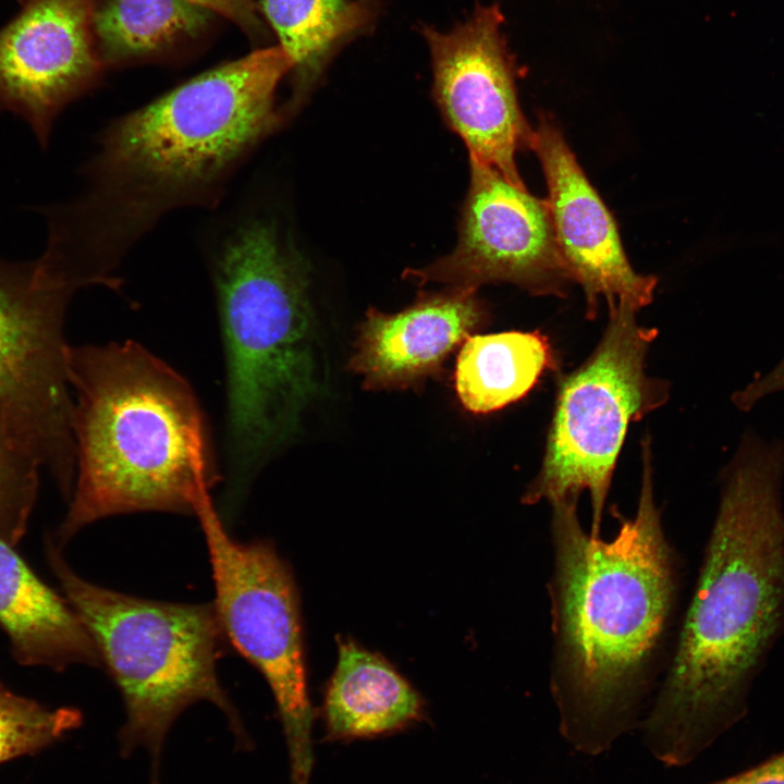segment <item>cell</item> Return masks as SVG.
Wrapping results in <instances>:
<instances>
[{"label": "cell", "instance_id": "12", "mask_svg": "<svg viewBox=\"0 0 784 784\" xmlns=\"http://www.w3.org/2000/svg\"><path fill=\"white\" fill-rule=\"evenodd\" d=\"M0 27V111L22 117L46 146L58 114L95 83L90 0H19Z\"/></svg>", "mask_w": 784, "mask_h": 784}, {"label": "cell", "instance_id": "22", "mask_svg": "<svg viewBox=\"0 0 784 784\" xmlns=\"http://www.w3.org/2000/svg\"><path fill=\"white\" fill-rule=\"evenodd\" d=\"M709 784H784V750L747 770Z\"/></svg>", "mask_w": 784, "mask_h": 784}, {"label": "cell", "instance_id": "23", "mask_svg": "<svg viewBox=\"0 0 784 784\" xmlns=\"http://www.w3.org/2000/svg\"><path fill=\"white\" fill-rule=\"evenodd\" d=\"M222 14L246 29H258L260 22L253 0H189Z\"/></svg>", "mask_w": 784, "mask_h": 784}, {"label": "cell", "instance_id": "19", "mask_svg": "<svg viewBox=\"0 0 784 784\" xmlns=\"http://www.w3.org/2000/svg\"><path fill=\"white\" fill-rule=\"evenodd\" d=\"M211 12L189 0H108L93 29L109 59L140 57L198 32Z\"/></svg>", "mask_w": 784, "mask_h": 784}, {"label": "cell", "instance_id": "16", "mask_svg": "<svg viewBox=\"0 0 784 784\" xmlns=\"http://www.w3.org/2000/svg\"><path fill=\"white\" fill-rule=\"evenodd\" d=\"M338 648L322 706L327 740L379 737L425 719L420 694L382 656L351 639Z\"/></svg>", "mask_w": 784, "mask_h": 784}, {"label": "cell", "instance_id": "11", "mask_svg": "<svg viewBox=\"0 0 784 784\" xmlns=\"http://www.w3.org/2000/svg\"><path fill=\"white\" fill-rule=\"evenodd\" d=\"M458 241L452 253L407 270L419 284L470 287L511 282L534 294H563L572 280L561 256L546 200L470 160Z\"/></svg>", "mask_w": 784, "mask_h": 784}, {"label": "cell", "instance_id": "15", "mask_svg": "<svg viewBox=\"0 0 784 784\" xmlns=\"http://www.w3.org/2000/svg\"><path fill=\"white\" fill-rule=\"evenodd\" d=\"M0 626L24 665L63 671L101 666L96 645L66 598L42 583L13 546L0 540Z\"/></svg>", "mask_w": 784, "mask_h": 784}, {"label": "cell", "instance_id": "1", "mask_svg": "<svg viewBox=\"0 0 784 784\" xmlns=\"http://www.w3.org/2000/svg\"><path fill=\"white\" fill-rule=\"evenodd\" d=\"M292 62L278 45L201 73L110 122L87 187L49 212L39 264L77 290L114 272L170 212L216 208L242 166L287 120L275 102Z\"/></svg>", "mask_w": 784, "mask_h": 784}, {"label": "cell", "instance_id": "3", "mask_svg": "<svg viewBox=\"0 0 784 784\" xmlns=\"http://www.w3.org/2000/svg\"><path fill=\"white\" fill-rule=\"evenodd\" d=\"M641 448L637 512L612 539L581 528L577 501L551 504V693L561 735L588 756L639 727L676 598V560L654 501L649 439Z\"/></svg>", "mask_w": 784, "mask_h": 784}, {"label": "cell", "instance_id": "5", "mask_svg": "<svg viewBox=\"0 0 784 784\" xmlns=\"http://www.w3.org/2000/svg\"><path fill=\"white\" fill-rule=\"evenodd\" d=\"M226 369L230 488L296 429L315 387L305 262L249 191L205 229Z\"/></svg>", "mask_w": 784, "mask_h": 784}, {"label": "cell", "instance_id": "20", "mask_svg": "<svg viewBox=\"0 0 784 784\" xmlns=\"http://www.w3.org/2000/svg\"><path fill=\"white\" fill-rule=\"evenodd\" d=\"M74 707L50 708L20 696L0 683V763L32 756L81 726Z\"/></svg>", "mask_w": 784, "mask_h": 784}, {"label": "cell", "instance_id": "17", "mask_svg": "<svg viewBox=\"0 0 784 784\" xmlns=\"http://www.w3.org/2000/svg\"><path fill=\"white\" fill-rule=\"evenodd\" d=\"M279 46L292 62L290 117L305 101L336 53L372 30L380 0H261Z\"/></svg>", "mask_w": 784, "mask_h": 784}, {"label": "cell", "instance_id": "8", "mask_svg": "<svg viewBox=\"0 0 784 784\" xmlns=\"http://www.w3.org/2000/svg\"><path fill=\"white\" fill-rule=\"evenodd\" d=\"M195 516L208 550L212 604L225 640L262 675L272 693L287 748L290 784H309L315 713L292 573L268 541L233 538L212 499L200 503Z\"/></svg>", "mask_w": 784, "mask_h": 784}, {"label": "cell", "instance_id": "7", "mask_svg": "<svg viewBox=\"0 0 784 784\" xmlns=\"http://www.w3.org/2000/svg\"><path fill=\"white\" fill-rule=\"evenodd\" d=\"M588 359L561 382L542 464L523 493L524 504L591 500L590 535L601 537L605 500L628 425L664 403L667 389L646 373L658 331L636 321L623 302Z\"/></svg>", "mask_w": 784, "mask_h": 784}, {"label": "cell", "instance_id": "24", "mask_svg": "<svg viewBox=\"0 0 784 784\" xmlns=\"http://www.w3.org/2000/svg\"><path fill=\"white\" fill-rule=\"evenodd\" d=\"M784 389V357L768 375L749 383L733 396V402L742 411H748L761 397Z\"/></svg>", "mask_w": 784, "mask_h": 784}, {"label": "cell", "instance_id": "13", "mask_svg": "<svg viewBox=\"0 0 784 784\" xmlns=\"http://www.w3.org/2000/svg\"><path fill=\"white\" fill-rule=\"evenodd\" d=\"M530 148L546 176V201L561 256L585 292L587 315L595 317L599 296L609 306L623 302L638 310L648 305L657 278L634 271L612 215L549 118L540 117Z\"/></svg>", "mask_w": 784, "mask_h": 784}, {"label": "cell", "instance_id": "18", "mask_svg": "<svg viewBox=\"0 0 784 784\" xmlns=\"http://www.w3.org/2000/svg\"><path fill=\"white\" fill-rule=\"evenodd\" d=\"M553 366L550 343L538 331L473 334L457 355L456 394L468 412L488 414L525 396Z\"/></svg>", "mask_w": 784, "mask_h": 784}, {"label": "cell", "instance_id": "9", "mask_svg": "<svg viewBox=\"0 0 784 784\" xmlns=\"http://www.w3.org/2000/svg\"><path fill=\"white\" fill-rule=\"evenodd\" d=\"M74 293L35 261L0 260V428L61 490L75 479L64 316Z\"/></svg>", "mask_w": 784, "mask_h": 784}, {"label": "cell", "instance_id": "4", "mask_svg": "<svg viewBox=\"0 0 784 784\" xmlns=\"http://www.w3.org/2000/svg\"><path fill=\"white\" fill-rule=\"evenodd\" d=\"M75 480L58 531L126 513L195 514L217 471L187 381L133 341L69 346Z\"/></svg>", "mask_w": 784, "mask_h": 784}, {"label": "cell", "instance_id": "6", "mask_svg": "<svg viewBox=\"0 0 784 784\" xmlns=\"http://www.w3.org/2000/svg\"><path fill=\"white\" fill-rule=\"evenodd\" d=\"M49 564L63 595L91 636L118 688L125 721L118 733L121 756L149 755V784H160L167 735L189 706L215 705L226 718L237 749L253 742L221 685L217 663L226 642L212 603L143 599L94 585L48 541ZM228 644V642H226Z\"/></svg>", "mask_w": 784, "mask_h": 784}, {"label": "cell", "instance_id": "10", "mask_svg": "<svg viewBox=\"0 0 784 784\" xmlns=\"http://www.w3.org/2000/svg\"><path fill=\"white\" fill-rule=\"evenodd\" d=\"M498 4H477L448 32L421 24L429 48L432 91L449 126L465 143L469 159L497 170L525 188L516 152L530 147L532 131L519 109L512 57Z\"/></svg>", "mask_w": 784, "mask_h": 784}, {"label": "cell", "instance_id": "14", "mask_svg": "<svg viewBox=\"0 0 784 784\" xmlns=\"http://www.w3.org/2000/svg\"><path fill=\"white\" fill-rule=\"evenodd\" d=\"M485 318L476 290L458 286L420 293L411 306L394 314L370 308L350 368L367 390L416 385L436 375Z\"/></svg>", "mask_w": 784, "mask_h": 784}, {"label": "cell", "instance_id": "2", "mask_svg": "<svg viewBox=\"0 0 784 784\" xmlns=\"http://www.w3.org/2000/svg\"><path fill=\"white\" fill-rule=\"evenodd\" d=\"M784 446L747 433L724 471L696 589L661 688L639 728L666 767L697 758L747 711L784 633Z\"/></svg>", "mask_w": 784, "mask_h": 784}, {"label": "cell", "instance_id": "21", "mask_svg": "<svg viewBox=\"0 0 784 784\" xmlns=\"http://www.w3.org/2000/svg\"><path fill=\"white\" fill-rule=\"evenodd\" d=\"M39 468L0 428V540L13 547L26 531L37 495Z\"/></svg>", "mask_w": 784, "mask_h": 784}]
</instances>
